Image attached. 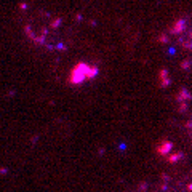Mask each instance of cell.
Segmentation results:
<instances>
[{"mask_svg":"<svg viewBox=\"0 0 192 192\" xmlns=\"http://www.w3.org/2000/svg\"><path fill=\"white\" fill-rule=\"evenodd\" d=\"M98 75V67L90 66L87 63H77L74 66V69L71 71L69 75V83L71 85H80L87 80H91Z\"/></svg>","mask_w":192,"mask_h":192,"instance_id":"6da1fadb","label":"cell"},{"mask_svg":"<svg viewBox=\"0 0 192 192\" xmlns=\"http://www.w3.org/2000/svg\"><path fill=\"white\" fill-rule=\"evenodd\" d=\"M171 149H173V143L171 141H163L155 147V152L159 154V155H168V154L171 152Z\"/></svg>","mask_w":192,"mask_h":192,"instance_id":"7a4b0ae2","label":"cell"},{"mask_svg":"<svg viewBox=\"0 0 192 192\" xmlns=\"http://www.w3.org/2000/svg\"><path fill=\"white\" fill-rule=\"evenodd\" d=\"M184 30H186V21H184V19H179V21H176L171 26L170 34H173V35H183Z\"/></svg>","mask_w":192,"mask_h":192,"instance_id":"3957f363","label":"cell"},{"mask_svg":"<svg viewBox=\"0 0 192 192\" xmlns=\"http://www.w3.org/2000/svg\"><path fill=\"white\" fill-rule=\"evenodd\" d=\"M176 99H178L179 102H186V104H187V102H189L191 99H192V95L186 90V88H181L179 93L176 95Z\"/></svg>","mask_w":192,"mask_h":192,"instance_id":"277c9868","label":"cell"},{"mask_svg":"<svg viewBox=\"0 0 192 192\" xmlns=\"http://www.w3.org/2000/svg\"><path fill=\"white\" fill-rule=\"evenodd\" d=\"M160 87H168V85L171 83V80H170V75H168V71L165 69H162L160 71Z\"/></svg>","mask_w":192,"mask_h":192,"instance_id":"5b68a950","label":"cell"},{"mask_svg":"<svg viewBox=\"0 0 192 192\" xmlns=\"http://www.w3.org/2000/svg\"><path fill=\"white\" fill-rule=\"evenodd\" d=\"M179 43L181 47H184L186 50H192V37H186V39H183V37H179Z\"/></svg>","mask_w":192,"mask_h":192,"instance_id":"8992f818","label":"cell"},{"mask_svg":"<svg viewBox=\"0 0 192 192\" xmlns=\"http://www.w3.org/2000/svg\"><path fill=\"white\" fill-rule=\"evenodd\" d=\"M181 159H184V154L183 152H174V154H171V155L168 157V162L170 163H176V162H179Z\"/></svg>","mask_w":192,"mask_h":192,"instance_id":"52a82bcc","label":"cell"},{"mask_svg":"<svg viewBox=\"0 0 192 192\" xmlns=\"http://www.w3.org/2000/svg\"><path fill=\"white\" fill-rule=\"evenodd\" d=\"M181 67H183V69H189L191 67V61H183V63H181Z\"/></svg>","mask_w":192,"mask_h":192,"instance_id":"ba28073f","label":"cell"},{"mask_svg":"<svg viewBox=\"0 0 192 192\" xmlns=\"http://www.w3.org/2000/svg\"><path fill=\"white\" fill-rule=\"evenodd\" d=\"M187 191H192V184H191V186H187Z\"/></svg>","mask_w":192,"mask_h":192,"instance_id":"9c48e42d","label":"cell"},{"mask_svg":"<svg viewBox=\"0 0 192 192\" xmlns=\"http://www.w3.org/2000/svg\"><path fill=\"white\" fill-rule=\"evenodd\" d=\"M191 136H192V128H191Z\"/></svg>","mask_w":192,"mask_h":192,"instance_id":"30bf717a","label":"cell"},{"mask_svg":"<svg viewBox=\"0 0 192 192\" xmlns=\"http://www.w3.org/2000/svg\"><path fill=\"white\" fill-rule=\"evenodd\" d=\"M191 37H192V32H191Z\"/></svg>","mask_w":192,"mask_h":192,"instance_id":"8fae6325","label":"cell"}]
</instances>
